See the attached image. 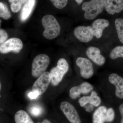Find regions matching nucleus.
I'll use <instances>...</instances> for the list:
<instances>
[{"label":"nucleus","mask_w":123,"mask_h":123,"mask_svg":"<svg viewBox=\"0 0 123 123\" xmlns=\"http://www.w3.org/2000/svg\"><path fill=\"white\" fill-rule=\"evenodd\" d=\"M42 23L44 28L43 35L47 39H54L59 35L61 27L56 18L53 15L48 14L42 18Z\"/></svg>","instance_id":"nucleus-1"},{"label":"nucleus","mask_w":123,"mask_h":123,"mask_svg":"<svg viewBox=\"0 0 123 123\" xmlns=\"http://www.w3.org/2000/svg\"><path fill=\"white\" fill-rule=\"evenodd\" d=\"M104 8L103 0H91L84 2L82 7L85 11L84 17L88 20L95 18L103 12Z\"/></svg>","instance_id":"nucleus-2"},{"label":"nucleus","mask_w":123,"mask_h":123,"mask_svg":"<svg viewBox=\"0 0 123 123\" xmlns=\"http://www.w3.org/2000/svg\"><path fill=\"white\" fill-rule=\"evenodd\" d=\"M68 69V63L66 60L64 58L60 59L57 62V66L52 68L50 72L52 84L54 86L58 85Z\"/></svg>","instance_id":"nucleus-3"},{"label":"nucleus","mask_w":123,"mask_h":123,"mask_svg":"<svg viewBox=\"0 0 123 123\" xmlns=\"http://www.w3.org/2000/svg\"><path fill=\"white\" fill-rule=\"evenodd\" d=\"M50 62L47 55L40 54L36 56L31 66V74L35 78H38L45 72Z\"/></svg>","instance_id":"nucleus-4"},{"label":"nucleus","mask_w":123,"mask_h":123,"mask_svg":"<svg viewBox=\"0 0 123 123\" xmlns=\"http://www.w3.org/2000/svg\"><path fill=\"white\" fill-rule=\"evenodd\" d=\"M23 47V44L21 39L17 38H12L1 44L0 52L2 54H6L10 52L18 53Z\"/></svg>","instance_id":"nucleus-5"},{"label":"nucleus","mask_w":123,"mask_h":123,"mask_svg":"<svg viewBox=\"0 0 123 123\" xmlns=\"http://www.w3.org/2000/svg\"><path fill=\"white\" fill-rule=\"evenodd\" d=\"M51 82L50 74L46 72L38 78L32 86V91L39 95L44 93Z\"/></svg>","instance_id":"nucleus-6"},{"label":"nucleus","mask_w":123,"mask_h":123,"mask_svg":"<svg viewBox=\"0 0 123 123\" xmlns=\"http://www.w3.org/2000/svg\"><path fill=\"white\" fill-rule=\"evenodd\" d=\"M76 64L80 68L82 77L86 79L92 77L94 74V70L90 60L84 57H78L76 61Z\"/></svg>","instance_id":"nucleus-7"},{"label":"nucleus","mask_w":123,"mask_h":123,"mask_svg":"<svg viewBox=\"0 0 123 123\" xmlns=\"http://www.w3.org/2000/svg\"><path fill=\"white\" fill-rule=\"evenodd\" d=\"M60 108L70 123H81L76 110L71 104L66 101H64L61 104Z\"/></svg>","instance_id":"nucleus-8"},{"label":"nucleus","mask_w":123,"mask_h":123,"mask_svg":"<svg viewBox=\"0 0 123 123\" xmlns=\"http://www.w3.org/2000/svg\"><path fill=\"white\" fill-rule=\"evenodd\" d=\"M74 34L79 41L84 43L90 42L94 36L92 27L89 26L77 27L74 30Z\"/></svg>","instance_id":"nucleus-9"},{"label":"nucleus","mask_w":123,"mask_h":123,"mask_svg":"<svg viewBox=\"0 0 123 123\" xmlns=\"http://www.w3.org/2000/svg\"><path fill=\"white\" fill-rule=\"evenodd\" d=\"M93 89V86L89 82H85L79 86L72 87L69 90V96L72 99H77L80 97L81 94H87Z\"/></svg>","instance_id":"nucleus-10"},{"label":"nucleus","mask_w":123,"mask_h":123,"mask_svg":"<svg viewBox=\"0 0 123 123\" xmlns=\"http://www.w3.org/2000/svg\"><path fill=\"white\" fill-rule=\"evenodd\" d=\"M86 54L90 60L99 66H102L105 64L106 60L105 57L101 54V51L96 47H89L86 49Z\"/></svg>","instance_id":"nucleus-11"},{"label":"nucleus","mask_w":123,"mask_h":123,"mask_svg":"<svg viewBox=\"0 0 123 123\" xmlns=\"http://www.w3.org/2000/svg\"><path fill=\"white\" fill-rule=\"evenodd\" d=\"M104 8L110 14L118 13L123 10V0H103Z\"/></svg>","instance_id":"nucleus-12"},{"label":"nucleus","mask_w":123,"mask_h":123,"mask_svg":"<svg viewBox=\"0 0 123 123\" xmlns=\"http://www.w3.org/2000/svg\"><path fill=\"white\" fill-rule=\"evenodd\" d=\"M108 80L111 84L115 86V94L120 99H123V78L116 74L112 73L109 76Z\"/></svg>","instance_id":"nucleus-13"},{"label":"nucleus","mask_w":123,"mask_h":123,"mask_svg":"<svg viewBox=\"0 0 123 123\" xmlns=\"http://www.w3.org/2000/svg\"><path fill=\"white\" fill-rule=\"evenodd\" d=\"M108 21L106 19L99 18L94 21L91 25L94 36L97 38H101L104 30L109 25Z\"/></svg>","instance_id":"nucleus-14"},{"label":"nucleus","mask_w":123,"mask_h":123,"mask_svg":"<svg viewBox=\"0 0 123 123\" xmlns=\"http://www.w3.org/2000/svg\"><path fill=\"white\" fill-rule=\"evenodd\" d=\"M78 102L82 107L87 104H92L94 106L98 107L101 104V98L98 96L97 92L93 91L90 96H84L79 98Z\"/></svg>","instance_id":"nucleus-15"},{"label":"nucleus","mask_w":123,"mask_h":123,"mask_svg":"<svg viewBox=\"0 0 123 123\" xmlns=\"http://www.w3.org/2000/svg\"><path fill=\"white\" fill-rule=\"evenodd\" d=\"M36 0H28L24 4L20 14V20L22 22L27 20L33 11Z\"/></svg>","instance_id":"nucleus-16"},{"label":"nucleus","mask_w":123,"mask_h":123,"mask_svg":"<svg viewBox=\"0 0 123 123\" xmlns=\"http://www.w3.org/2000/svg\"><path fill=\"white\" fill-rule=\"evenodd\" d=\"M107 110L105 106H101L98 107L93 115V123H104L106 122Z\"/></svg>","instance_id":"nucleus-17"},{"label":"nucleus","mask_w":123,"mask_h":123,"mask_svg":"<svg viewBox=\"0 0 123 123\" xmlns=\"http://www.w3.org/2000/svg\"><path fill=\"white\" fill-rule=\"evenodd\" d=\"M14 120L16 123H34L29 115L23 110H19L15 113Z\"/></svg>","instance_id":"nucleus-18"},{"label":"nucleus","mask_w":123,"mask_h":123,"mask_svg":"<svg viewBox=\"0 0 123 123\" xmlns=\"http://www.w3.org/2000/svg\"><path fill=\"white\" fill-rule=\"evenodd\" d=\"M115 24L119 39L123 43V19L117 18L115 21Z\"/></svg>","instance_id":"nucleus-19"},{"label":"nucleus","mask_w":123,"mask_h":123,"mask_svg":"<svg viewBox=\"0 0 123 123\" xmlns=\"http://www.w3.org/2000/svg\"><path fill=\"white\" fill-rule=\"evenodd\" d=\"M28 0H9L10 4V8L12 11L17 13L20 11L23 4Z\"/></svg>","instance_id":"nucleus-20"},{"label":"nucleus","mask_w":123,"mask_h":123,"mask_svg":"<svg viewBox=\"0 0 123 123\" xmlns=\"http://www.w3.org/2000/svg\"><path fill=\"white\" fill-rule=\"evenodd\" d=\"M110 56L112 59H116L119 57L123 58V46L116 47L111 52Z\"/></svg>","instance_id":"nucleus-21"},{"label":"nucleus","mask_w":123,"mask_h":123,"mask_svg":"<svg viewBox=\"0 0 123 123\" xmlns=\"http://www.w3.org/2000/svg\"><path fill=\"white\" fill-rule=\"evenodd\" d=\"M11 17V13L7 6L2 2H0V17L5 20H8Z\"/></svg>","instance_id":"nucleus-22"},{"label":"nucleus","mask_w":123,"mask_h":123,"mask_svg":"<svg viewBox=\"0 0 123 123\" xmlns=\"http://www.w3.org/2000/svg\"><path fill=\"white\" fill-rule=\"evenodd\" d=\"M29 111L33 116L37 117L43 113V110L42 107L38 105H34L29 108Z\"/></svg>","instance_id":"nucleus-23"},{"label":"nucleus","mask_w":123,"mask_h":123,"mask_svg":"<svg viewBox=\"0 0 123 123\" xmlns=\"http://www.w3.org/2000/svg\"><path fill=\"white\" fill-rule=\"evenodd\" d=\"M55 7L59 9L64 8L68 4V0H50Z\"/></svg>","instance_id":"nucleus-24"},{"label":"nucleus","mask_w":123,"mask_h":123,"mask_svg":"<svg viewBox=\"0 0 123 123\" xmlns=\"http://www.w3.org/2000/svg\"><path fill=\"white\" fill-rule=\"evenodd\" d=\"M115 117V111L113 108H110L107 109L106 114V122H111L114 120Z\"/></svg>","instance_id":"nucleus-25"},{"label":"nucleus","mask_w":123,"mask_h":123,"mask_svg":"<svg viewBox=\"0 0 123 123\" xmlns=\"http://www.w3.org/2000/svg\"><path fill=\"white\" fill-rule=\"evenodd\" d=\"M8 34L7 32L3 29L0 30V43L2 44L6 41L8 38Z\"/></svg>","instance_id":"nucleus-26"},{"label":"nucleus","mask_w":123,"mask_h":123,"mask_svg":"<svg viewBox=\"0 0 123 123\" xmlns=\"http://www.w3.org/2000/svg\"><path fill=\"white\" fill-rule=\"evenodd\" d=\"M39 96V95L37 93L33 91L30 92L28 94V97L31 99H36Z\"/></svg>","instance_id":"nucleus-27"},{"label":"nucleus","mask_w":123,"mask_h":123,"mask_svg":"<svg viewBox=\"0 0 123 123\" xmlns=\"http://www.w3.org/2000/svg\"><path fill=\"white\" fill-rule=\"evenodd\" d=\"M93 105L92 104H89V105H87L85 107L86 111L88 112H90L92 111L93 110Z\"/></svg>","instance_id":"nucleus-28"},{"label":"nucleus","mask_w":123,"mask_h":123,"mask_svg":"<svg viewBox=\"0 0 123 123\" xmlns=\"http://www.w3.org/2000/svg\"><path fill=\"white\" fill-rule=\"evenodd\" d=\"M119 109L120 112L121 117H122L121 123H123V103L121 104V105L120 106Z\"/></svg>","instance_id":"nucleus-29"},{"label":"nucleus","mask_w":123,"mask_h":123,"mask_svg":"<svg viewBox=\"0 0 123 123\" xmlns=\"http://www.w3.org/2000/svg\"><path fill=\"white\" fill-rule=\"evenodd\" d=\"M76 1V2L78 4H81L82 2L83 1V0H75Z\"/></svg>","instance_id":"nucleus-30"},{"label":"nucleus","mask_w":123,"mask_h":123,"mask_svg":"<svg viewBox=\"0 0 123 123\" xmlns=\"http://www.w3.org/2000/svg\"><path fill=\"white\" fill-rule=\"evenodd\" d=\"M42 123H51L48 120L44 119L42 122Z\"/></svg>","instance_id":"nucleus-31"},{"label":"nucleus","mask_w":123,"mask_h":123,"mask_svg":"<svg viewBox=\"0 0 123 123\" xmlns=\"http://www.w3.org/2000/svg\"><path fill=\"white\" fill-rule=\"evenodd\" d=\"M0 89H1V84H0Z\"/></svg>","instance_id":"nucleus-32"}]
</instances>
